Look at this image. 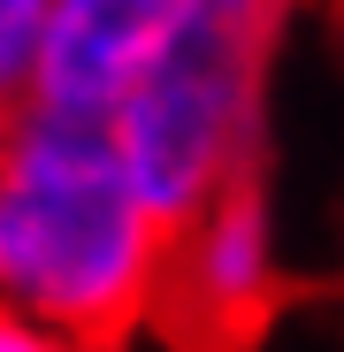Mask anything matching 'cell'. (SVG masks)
Instances as JSON below:
<instances>
[{"mask_svg":"<svg viewBox=\"0 0 344 352\" xmlns=\"http://www.w3.org/2000/svg\"><path fill=\"white\" fill-rule=\"evenodd\" d=\"M168 222L123 161L107 115L23 100L0 115V299L123 344L153 329L168 283Z\"/></svg>","mask_w":344,"mask_h":352,"instance_id":"1","label":"cell"},{"mask_svg":"<svg viewBox=\"0 0 344 352\" xmlns=\"http://www.w3.org/2000/svg\"><path fill=\"white\" fill-rule=\"evenodd\" d=\"M283 291H291L283 222L268 207L260 176H238L229 192H214L199 214L176 222L153 329L176 337L184 352H238L275 322Z\"/></svg>","mask_w":344,"mask_h":352,"instance_id":"2","label":"cell"},{"mask_svg":"<svg viewBox=\"0 0 344 352\" xmlns=\"http://www.w3.org/2000/svg\"><path fill=\"white\" fill-rule=\"evenodd\" d=\"M199 8L207 0H54L31 100L69 115H115L123 92L199 23Z\"/></svg>","mask_w":344,"mask_h":352,"instance_id":"3","label":"cell"},{"mask_svg":"<svg viewBox=\"0 0 344 352\" xmlns=\"http://www.w3.org/2000/svg\"><path fill=\"white\" fill-rule=\"evenodd\" d=\"M54 31V0H0V115L38 92V54Z\"/></svg>","mask_w":344,"mask_h":352,"instance_id":"4","label":"cell"},{"mask_svg":"<svg viewBox=\"0 0 344 352\" xmlns=\"http://www.w3.org/2000/svg\"><path fill=\"white\" fill-rule=\"evenodd\" d=\"M0 352H107V344H92L77 329H54V322H38V314L0 299Z\"/></svg>","mask_w":344,"mask_h":352,"instance_id":"5","label":"cell"}]
</instances>
